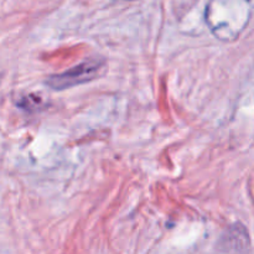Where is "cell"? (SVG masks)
Wrapping results in <instances>:
<instances>
[{
  "instance_id": "3",
  "label": "cell",
  "mask_w": 254,
  "mask_h": 254,
  "mask_svg": "<svg viewBox=\"0 0 254 254\" xmlns=\"http://www.w3.org/2000/svg\"><path fill=\"white\" fill-rule=\"evenodd\" d=\"M20 106L24 109H27V111H32V109H37L41 106V98L40 97L35 96H29L22 98V101L20 102Z\"/></svg>"
},
{
  "instance_id": "2",
  "label": "cell",
  "mask_w": 254,
  "mask_h": 254,
  "mask_svg": "<svg viewBox=\"0 0 254 254\" xmlns=\"http://www.w3.org/2000/svg\"><path fill=\"white\" fill-rule=\"evenodd\" d=\"M222 245L226 251L236 253H242L247 251L250 246V238L246 228L242 225H235L223 236Z\"/></svg>"
},
{
  "instance_id": "1",
  "label": "cell",
  "mask_w": 254,
  "mask_h": 254,
  "mask_svg": "<svg viewBox=\"0 0 254 254\" xmlns=\"http://www.w3.org/2000/svg\"><path fill=\"white\" fill-rule=\"evenodd\" d=\"M104 64H106V62L101 59H97V57L96 59H88L77 64V66L62 72V73H57L49 77L46 83L52 89H57V91L83 84L86 82L93 81L104 68Z\"/></svg>"
}]
</instances>
